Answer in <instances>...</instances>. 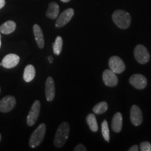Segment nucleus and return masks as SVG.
Segmentation results:
<instances>
[{
  "label": "nucleus",
  "mask_w": 151,
  "mask_h": 151,
  "mask_svg": "<svg viewBox=\"0 0 151 151\" xmlns=\"http://www.w3.org/2000/svg\"><path fill=\"white\" fill-rule=\"evenodd\" d=\"M73 15H74V10L73 9L70 8L66 9L57 18L55 27L60 28L65 26L71 20Z\"/></svg>",
  "instance_id": "nucleus-7"
},
{
  "label": "nucleus",
  "mask_w": 151,
  "mask_h": 151,
  "mask_svg": "<svg viewBox=\"0 0 151 151\" xmlns=\"http://www.w3.org/2000/svg\"><path fill=\"white\" fill-rule=\"evenodd\" d=\"M109 68L111 71L116 73V74H120L125 70V65L120 58L118 56H112L109 60Z\"/></svg>",
  "instance_id": "nucleus-6"
},
{
  "label": "nucleus",
  "mask_w": 151,
  "mask_h": 151,
  "mask_svg": "<svg viewBox=\"0 0 151 151\" xmlns=\"http://www.w3.org/2000/svg\"><path fill=\"white\" fill-rule=\"evenodd\" d=\"M139 150V146L137 145H134V146H132V147H130V148L129 149V151H138Z\"/></svg>",
  "instance_id": "nucleus-25"
},
{
  "label": "nucleus",
  "mask_w": 151,
  "mask_h": 151,
  "mask_svg": "<svg viewBox=\"0 0 151 151\" xmlns=\"http://www.w3.org/2000/svg\"><path fill=\"white\" fill-rule=\"evenodd\" d=\"M60 1H62V2H64V3H67V2H69V1H70L71 0H60Z\"/></svg>",
  "instance_id": "nucleus-28"
},
{
  "label": "nucleus",
  "mask_w": 151,
  "mask_h": 151,
  "mask_svg": "<svg viewBox=\"0 0 151 151\" xmlns=\"http://www.w3.org/2000/svg\"><path fill=\"white\" fill-rule=\"evenodd\" d=\"M112 20L117 27L122 29H126L131 24V16L126 11L116 10L112 14Z\"/></svg>",
  "instance_id": "nucleus-1"
},
{
  "label": "nucleus",
  "mask_w": 151,
  "mask_h": 151,
  "mask_svg": "<svg viewBox=\"0 0 151 151\" xmlns=\"http://www.w3.org/2000/svg\"><path fill=\"white\" fill-rule=\"evenodd\" d=\"M16 28V22L12 21V20H9V21H6L0 26V32L4 34V35H9V34L14 32Z\"/></svg>",
  "instance_id": "nucleus-17"
},
{
  "label": "nucleus",
  "mask_w": 151,
  "mask_h": 151,
  "mask_svg": "<svg viewBox=\"0 0 151 151\" xmlns=\"http://www.w3.org/2000/svg\"><path fill=\"white\" fill-rule=\"evenodd\" d=\"M1 134H0V141H1Z\"/></svg>",
  "instance_id": "nucleus-30"
},
{
  "label": "nucleus",
  "mask_w": 151,
  "mask_h": 151,
  "mask_svg": "<svg viewBox=\"0 0 151 151\" xmlns=\"http://www.w3.org/2000/svg\"><path fill=\"white\" fill-rule=\"evenodd\" d=\"M134 55L136 60L141 65H145L150 60V54L143 45H137L134 50Z\"/></svg>",
  "instance_id": "nucleus-4"
},
{
  "label": "nucleus",
  "mask_w": 151,
  "mask_h": 151,
  "mask_svg": "<svg viewBox=\"0 0 151 151\" xmlns=\"http://www.w3.org/2000/svg\"><path fill=\"white\" fill-rule=\"evenodd\" d=\"M140 150L141 151H151V144L148 141H143L140 144Z\"/></svg>",
  "instance_id": "nucleus-23"
},
{
  "label": "nucleus",
  "mask_w": 151,
  "mask_h": 151,
  "mask_svg": "<svg viewBox=\"0 0 151 151\" xmlns=\"http://www.w3.org/2000/svg\"><path fill=\"white\" fill-rule=\"evenodd\" d=\"M102 78L104 84L108 87H116L118 83V78L116 73L111 69H106L104 71Z\"/></svg>",
  "instance_id": "nucleus-9"
},
{
  "label": "nucleus",
  "mask_w": 151,
  "mask_h": 151,
  "mask_svg": "<svg viewBox=\"0 0 151 151\" xmlns=\"http://www.w3.org/2000/svg\"><path fill=\"white\" fill-rule=\"evenodd\" d=\"M55 96V86L52 77H48L46 82V97L47 101H52Z\"/></svg>",
  "instance_id": "nucleus-13"
},
{
  "label": "nucleus",
  "mask_w": 151,
  "mask_h": 151,
  "mask_svg": "<svg viewBox=\"0 0 151 151\" xmlns=\"http://www.w3.org/2000/svg\"><path fill=\"white\" fill-rule=\"evenodd\" d=\"M62 45H63V40H62V37L58 36L56 37L55 41L52 45V48H53V52L56 55H59L61 53Z\"/></svg>",
  "instance_id": "nucleus-21"
},
{
  "label": "nucleus",
  "mask_w": 151,
  "mask_h": 151,
  "mask_svg": "<svg viewBox=\"0 0 151 151\" xmlns=\"http://www.w3.org/2000/svg\"><path fill=\"white\" fill-rule=\"evenodd\" d=\"M1 35H0V48H1Z\"/></svg>",
  "instance_id": "nucleus-29"
},
{
  "label": "nucleus",
  "mask_w": 151,
  "mask_h": 151,
  "mask_svg": "<svg viewBox=\"0 0 151 151\" xmlns=\"http://www.w3.org/2000/svg\"><path fill=\"white\" fill-rule=\"evenodd\" d=\"M111 127L113 132L116 133L121 132L122 128V116L121 113L118 112L113 116L111 122Z\"/></svg>",
  "instance_id": "nucleus-15"
},
{
  "label": "nucleus",
  "mask_w": 151,
  "mask_h": 151,
  "mask_svg": "<svg viewBox=\"0 0 151 151\" xmlns=\"http://www.w3.org/2000/svg\"><path fill=\"white\" fill-rule=\"evenodd\" d=\"M36 75L35 68L33 65H28L27 67L24 68L23 78L25 82H31L35 78Z\"/></svg>",
  "instance_id": "nucleus-18"
},
{
  "label": "nucleus",
  "mask_w": 151,
  "mask_h": 151,
  "mask_svg": "<svg viewBox=\"0 0 151 151\" xmlns=\"http://www.w3.org/2000/svg\"><path fill=\"white\" fill-rule=\"evenodd\" d=\"M5 0H0V9H2L5 5Z\"/></svg>",
  "instance_id": "nucleus-26"
},
{
  "label": "nucleus",
  "mask_w": 151,
  "mask_h": 151,
  "mask_svg": "<svg viewBox=\"0 0 151 151\" xmlns=\"http://www.w3.org/2000/svg\"><path fill=\"white\" fill-rule=\"evenodd\" d=\"M19 62H20L19 56L16 54L11 53L6 55L3 58L1 65L4 67L6 68V69H11V68H14L18 65Z\"/></svg>",
  "instance_id": "nucleus-12"
},
{
  "label": "nucleus",
  "mask_w": 151,
  "mask_h": 151,
  "mask_svg": "<svg viewBox=\"0 0 151 151\" xmlns=\"http://www.w3.org/2000/svg\"><path fill=\"white\" fill-rule=\"evenodd\" d=\"M48 61L50 63H52V62H53V58H52V56H49L48 57Z\"/></svg>",
  "instance_id": "nucleus-27"
},
{
  "label": "nucleus",
  "mask_w": 151,
  "mask_h": 151,
  "mask_svg": "<svg viewBox=\"0 0 151 151\" xmlns=\"http://www.w3.org/2000/svg\"><path fill=\"white\" fill-rule=\"evenodd\" d=\"M130 120L134 126H139L142 123V111L137 105H133L132 106L130 110Z\"/></svg>",
  "instance_id": "nucleus-11"
},
{
  "label": "nucleus",
  "mask_w": 151,
  "mask_h": 151,
  "mask_svg": "<svg viewBox=\"0 0 151 151\" xmlns=\"http://www.w3.org/2000/svg\"><path fill=\"white\" fill-rule=\"evenodd\" d=\"M92 110L95 114H103L108 110V104L106 101H101L94 106Z\"/></svg>",
  "instance_id": "nucleus-20"
},
{
  "label": "nucleus",
  "mask_w": 151,
  "mask_h": 151,
  "mask_svg": "<svg viewBox=\"0 0 151 151\" xmlns=\"http://www.w3.org/2000/svg\"><path fill=\"white\" fill-rule=\"evenodd\" d=\"M16 104V98L13 96H6L0 101V111L3 113H8L14 109Z\"/></svg>",
  "instance_id": "nucleus-10"
},
{
  "label": "nucleus",
  "mask_w": 151,
  "mask_h": 151,
  "mask_svg": "<svg viewBox=\"0 0 151 151\" xmlns=\"http://www.w3.org/2000/svg\"><path fill=\"white\" fill-rule=\"evenodd\" d=\"M46 124L42 123L33 132L29 141V145L32 148H35L41 144L46 134Z\"/></svg>",
  "instance_id": "nucleus-3"
},
{
  "label": "nucleus",
  "mask_w": 151,
  "mask_h": 151,
  "mask_svg": "<svg viewBox=\"0 0 151 151\" xmlns=\"http://www.w3.org/2000/svg\"><path fill=\"white\" fill-rule=\"evenodd\" d=\"M60 12V7L56 2H50L49 4L46 11V16L50 19H56Z\"/></svg>",
  "instance_id": "nucleus-16"
},
{
  "label": "nucleus",
  "mask_w": 151,
  "mask_h": 151,
  "mask_svg": "<svg viewBox=\"0 0 151 151\" xmlns=\"http://www.w3.org/2000/svg\"><path fill=\"white\" fill-rule=\"evenodd\" d=\"M86 122L92 132H97L98 131V129H99V128H98V124L95 115H94L93 113H90V114H88L86 118Z\"/></svg>",
  "instance_id": "nucleus-19"
},
{
  "label": "nucleus",
  "mask_w": 151,
  "mask_h": 151,
  "mask_svg": "<svg viewBox=\"0 0 151 151\" xmlns=\"http://www.w3.org/2000/svg\"><path fill=\"white\" fill-rule=\"evenodd\" d=\"M69 124L67 122H64L60 124L57 130L54 139V145L57 148H61L65 144L69 134Z\"/></svg>",
  "instance_id": "nucleus-2"
},
{
  "label": "nucleus",
  "mask_w": 151,
  "mask_h": 151,
  "mask_svg": "<svg viewBox=\"0 0 151 151\" xmlns=\"http://www.w3.org/2000/svg\"><path fill=\"white\" fill-rule=\"evenodd\" d=\"M129 82L134 88L138 90L144 89L148 83L146 77L142 74H139V73L132 75L129 78Z\"/></svg>",
  "instance_id": "nucleus-8"
},
{
  "label": "nucleus",
  "mask_w": 151,
  "mask_h": 151,
  "mask_svg": "<svg viewBox=\"0 0 151 151\" xmlns=\"http://www.w3.org/2000/svg\"><path fill=\"white\" fill-rule=\"evenodd\" d=\"M101 134L106 142H109L110 141V134H109V128L108 122L104 120L101 123Z\"/></svg>",
  "instance_id": "nucleus-22"
},
{
  "label": "nucleus",
  "mask_w": 151,
  "mask_h": 151,
  "mask_svg": "<svg viewBox=\"0 0 151 151\" xmlns=\"http://www.w3.org/2000/svg\"><path fill=\"white\" fill-rule=\"evenodd\" d=\"M0 91H1V88H0Z\"/></svg>",
  "instance_id": "nucleus-31"
},
{
  "label": "nucleus",
  "mask_w": 151,
  "mask_h": 151,
  "mask_svg": "<svg viewBox=\"0 0 151 151\" xmlns=\"http://www.w3.org/2000/svg\"><path fill=\"white\" fill-rule=\"evenodd\" d=\"M73 150L74 151H86L87 149L86 148V146H83V144H81V143H80V144L77 145V146H76V148L73 149Z\"/></svg>",
  "instance_id": "nucleus-24"
},
{
  "label": "nucleus",
  "mask_w": 151,
  "mask_h": 151,
  "mask_svg": "<svg viewBox=\"0 0 151 151\" xmlns=\"http://www.w3.org/2000/svg\"><path fill=\"white\" fill-rule=\"evenodd\" d=\"M33 32L35 35L36 42L37 43V46L39 48L42 49L44 47V37L42 30H41L40 26L35 24L33 26Z\"/></svg>",
  "instance_id": "nucleus-14"
},
{
  "label": "nucleus",
  "mask_w": 151,
  "mask_h": 151,
  "mask_svg": "<svg viewBox=\"0 0 151 151\" xmlns=\"http://www.w3.org/2000/svg\"><path fill=\"white\" fill-rule=\"evenodd\" d=\"M41 109V103L39 100H36L32 106L29 114L27 118V123L28 126H33L36 123L39 116Z\"/></svg>",
  "instance_id": "nucleus-5"
}]
</instances>
